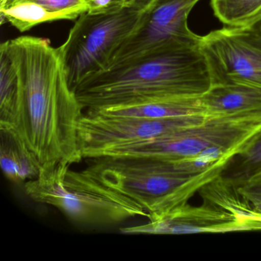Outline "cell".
Segmentation results:
<instances>
[{"instance_id": "obj_5", "label": "cell", "mask_w": 261, "mask_h": 261, "mask_svg": "<svg viewBox=\"0 0 261 261\" xmlns=\"http://www.w3.org/2000/svg\"><path fill=\"white\" fill-rule=\"evenodd\" d=\"M260 128L261 112L208 116L198 124L152 141L114 148L100 156H148L173 161L225 163Z\"/></svg>"}, {"instance_id": "obj_14", "label": "cell", "mask_w": 261, "mask_h": 261, "mask_svg": "<svg viewBox=\"0 0 261 261\" xmlns=\"http://www.w3.org/2000/svg\"><path fill=\"white\" fill-rule=\"evenodd\" d=\"M0 165L7 179L12 182H27L39 176L40 166L19 134L0 129Z\"/></svg>"}, {"instance_id": "obj_1", "label": "cell", "mask_w": 261, "mask_h": 261, "mask_svg": "<svg viewBox=\"0 0 261 261\" xmlns=\"http://www.w3.org/2000/svg\"><path fill=\"white\" fill-rule=\"evenodd\" d=\"M19 79L15 132L36 157L41 171L83 160L77 126L85 110L67 79L60 48L43 38L21 36L2 43Z\"/></svg>"}, {"instance_id": "obj_17", "label": "cell", "mask_w": 261, "mask_h": 261, "mask_svg": "<svg viewBox=\"0 0 261 261\" xmlns=\"http://www.w3.org/2000/svg\"><path fill=\"white\" fill-rule=\"evenodd\" d=\"M19 85L13 61L0 46V129L15 130L19 106Z\"/></svg>"}, {"instance_id": "obj_2", "label": "cell", "mask_w": 261, "mask_h": 261, "mask_svg": "<svg viewBox=\"0 0 261 261\" xmlns=\"http://www.w3.org/2000/svg\"><path fill=\"white\" fill-rule=\"evenodd\" d=\"M212 86L199 45H174L88 76L74 92L85 111L147 99L200 97Z\"/></svg>"}, {"instance_id": "obj_10", "label": "cell", "mask_w": 261, "mask_h": 261, "mask_svg": "<svg viewBox=\"0 0 261 261\" xmlns=\"http://www.w3.org/2000/svg\"><path fill=\"white\" fill-rule=\"evenodd\" d=\"M147 223L120 228L124 234H186L253 231L250 224L219 207L202 202H188L160 213L148 215ZM255 231V230H254Z\"/></svg>"}, {"instance_id": "obj_20", "label": "cell", "mask_w": 261, "mask_h": 261, "mask_svg": "<svg viewBox=\"0 0 261 261\" xmlns=\"http://www.w3.org/2000/svg\"><path fill=\"white\" fill-rule=\"evenodd\" d=\"M238 190L254 210L261 214V174L253 177Z\"/></svg>"}, {"instance_id": "obj_18", "label": "cell", "mask_w": 261, "mask_h": 261, "mask_svg": "<svg viewBox=\"0 0 261 261\" xmlns=\"http://www.w3.org/2000/svg\"><path fill=\"white\" fill-rule=\"evenodd\" d=\"M215 16L229 27H252L261 17V0H211Z\"/></svg>"}, {"instance_id": "obj_21", "label": "cell", "mask_w": 261, "mask_h": 261, "mask_svg": "<svg viewBox=\"0 0 261 261\" xmlns=\"http://www.w3.org/2000/svg\"><path fill=\"white\" fill-rule=\"evenodd\" d=\"M253 28L256 29L257 31L261 33V17L258 19L257 22L253 25Z\"/></svg>"}, {"instance_id": "obj_4", "label": "cell", "mask_w": 261, "mask_h": 261, "mask_svg": "<svg viewBox=\"0 0 261 261\" xmlns=\"http://www.w3.org/2000/svg\"><path fill=\"white\" fill-rule=\"evenodd\" d=\"M71 166L59 163L41 171L37 178L25 183V193L80 225H108L147 218L149 214L137 201L108 187L85 169L72 170Z\"/></svg>"}, {"instance_id": "obj_12", "label": "cell", "mask_w": 261, "mask_h": 261, "mask_svg": "<svg viewBox=\"0 0 261 261\" xmlns=\"http://www.w3.org/2000/svg\"><path fill=\"white\" fill-rule=\"evenodd\" d=\"M85 111L113 117L138 118H171L198 114L207 115L200 97L147 99L128 105L85 110Z\"/></svg>"}, {"instance_id": "obj_6", "label": "cell", "mask_w": 261, "mask_h": 261, "mask_svg": "<svg viewBox=\"0 0 261 261\" xmlns=\"http://www.w3.org/2000/svg\"><path fill=\"white\" fill-rule=\"evenodd\" d=\"M155 0H137L112 13L81 15L61 45L68 84L74 88L88 76L108 69L117 48L134 33Z\"/></svg>"}, {"instance_id": "obj_15", "label": "cell", "mask_w": 261, "mask_h": 261, "mask_svg": "<svg viewBox=\"0 0 261 261\" xmlns=\"http://www.w3.org/2000/svg\"><path fill=\"white\" fill-rule=\"evenodd\" d=\"M198 192L202 202L238 217L250 224L254 230H261V214L254 210L236 188L224 181L220 175L204 185Z\"/></svg>"}, {"instance_id": "obj_13", "label": "cell", "mask_w": 261, "mask_h": 261, "mask_svg": "<svg viewBox=\"0 0 261 261\" xmlns=\"http://www.w3.org/2000/svg\"><path fill=\"white\" fill-rule=\"evenodd\" d=\"M206 114L212 117L261 112V88L244 85H212L200 96Z\"/></svg>"}, {"instance_id": "obj_16", "label": "cell", "mask_w": 261, "mask_h": 261, "mask_svg": "<svg viewBox=\"0 0 261 261\" xmlns=\"http://www.w3.org/2000/svg\"><path fill=\"white\" fill-rule=\"evenodd\" d=\"M261 174V128L224 165L220 176L237 189Z\"/></svg>"}, {"instance_id": "obj_9", "label": "cell", "mask_w": 261, "mask_h": 261, "mask_svg": "<svg viewBox=\"0 0 261 261\" xmlns=\"http://www.w3.org/2000/svg\"><path fill=\"white\" fill-rule=\"evenodd\" d=\"M200 0H155L134 33L117 48L108 68L169 45H198L188 18Z\"/></svg>"}, {"instance_id": "obj_8", "label": "cell", "mask_w": 261, "mask_h": 261, "mask_svg": "<svg viewBox=\"0 0 261 261\" xmlns=\"http://www.w3.org/2000/svg\"><path fill=\"white\" fill-rule=\"evenodd\" d=\"M212 85L261 88V33L253 27H227L201 36Z\"/></svg>"}, {"instance_id": "obj_11", "label": "cell", "mask_w": 261, "mask_h": 261, "mask_svg": "<svg viewBox=\"0 0 261 261\" xmlns=\"http://www.w3.org/2000/svg\"><path fill=\"white\" fill-rule=\"evenodd\" d=\"M89 0H0L1 24L10 23L21 33L36 25L73 20L88 12Z\"/></svg>"}, {"instance_id": "obj_3", "label": "cell", "mask_w": 261, "mask_h": 261, "mask_svg": "<svg viewBox=\"0 0 261 261\" xmlns=\"http://www.w3.org/2000/svg\"><path fill=\"white\" fill-rule=\"evenodd\" d=\"M85 169L94 178L137 201L149 215L188 202L225 164L173 161L148 156L102 155Z\"/></svg>"}, {"instance_id": "obj_7", "label": "cell", "mask_w": 261, "mask_h": 261, "mask_svg": "<svg viewBox=\"0 0 261 261\" xmlns=\"http://www.w3.org/2000/svg\"><path fill=\"white\" fill-rule=\"evenodd\" d=\"M207 117L198 114L171 118H138L85 111L77 126L79 148L83 159L95 158L114 148L161 138L201 123Z\"/></svg>"}, {"instance_id": "obj_19", "label": "cell", "mask_w": 261, "mask_h": 261, "mask_svg": "<svg viewBox=\"0 0 261 261\" xmlns=\"http://www.w3.org/2000/svg\"><path fill=\"white\" fill-rule=\"evenodd\" d=\"M137 0H89L88 13L103 14L120 11L134 4Z\"/></svg>"}]
</instances>
